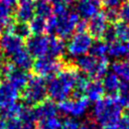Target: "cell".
Wrapping results in <instances>:
<instances>
[{"instance_id": "e0dca14e", "label": "cell", "mask_w": 129, "mask_h": 129, "mask_svg": "<svg viewBox=\"0 0 129 129\" xmlns=\"http://www.w3.org/2000/svg\"><path fill=\"white\" fill-rule=\"evenodd\" d=\"M120 84H121L120 79L113 72L112 73H107L103 77L102 85H103V88H104V92H106L109 96H115L119 93Z\"/></svg>"}, {"instance_id": "ac0fdd59", "label": "cell", "mask_w": 129, "mask_h": 129, "mask_svg": "<svg viewBox=\"0 0 129 129\" xmlns=\"http://www.w3.org/2000/svg\"><path fill=\"white\" fill-rule=\"evenodd\" d=\"M104 93L105 92H104L102 83L99 82L98 80H94L92 82H89L84 94L86 95V98L89 101L97 102L100 99H102V96Z\"/></svg>"}, {"instance_id": "484cf974", "label": "cell", "mask_w": 129, "mask_h": 129, "mask_svg": "<svg viewBox=\"0 0 129 129\" xmlns=\"http://www.w3.org/2000/svg\"><path fill=\"white\" fill-rule=\"evenodd\" d=\"M21 108H22V106L17 102L4 107L3 109L0 110V119L6 121L9 119L17 118L21 111Z\"/></svg>"}, {"instance_id": "603a6c76", "label": "cell", "mask_w": 129, "mask_h": 129, "mask_svg": "<svg viewBox=\"0 0 129 129\" xmlns=\"http://www.w3.org/2000/svg\"><path fill=\"white\" fill-rule=\"evenodd\" d=\"M33 7L36 16L45 20L52 15V5L48 0H34Z\"/></svg>"}, {"instance_id": "bcb514c9", "label": "cell", "mask_w": 129, "mask_h": 129, "mask_svg": "<svg viewBox=\"0 0 129 129\" xmlns=\"http://www.w3.org/2000/svg\"><path fill=\"white\" fill-rule=\"evenodd\" d=\"M1 81H2V73L0 72V85H1Z\"/></svg>"}, {"instance_id": "44dd1931", "label": "cell", "mask_w": 129, "mask_h": 129, "mask_svg": "<svg viewBox=\"0 0 129 129\" xmlns=\"http://www.w3.org/2000/svg\"><path fill=\"white\" fill-rule=\"evenodd\" d=\"M107 55L113 59L120 60L123 57H127L128 55V48L126 43L121 41H115L108 44V52Z\"/></svg>"}, {"instance_id": "4fadbf2b", "label": "cell", "mask_w": 129, "mask_h": 129, "mask_svg": "<svg viewBox=\"0 0 129 129\" xmlns=\"http://www.w3.org/2000/svg\"><path fill=\"white\" fill-rule=\"evenodd\" d=\"M102 0H79L77 3V13L84 19H91L100 11Z\"/></svg>"}, {"instance_id": "7402d4cb", "label": "cell", "mask_w": 129, "mask_h": 129, "mask_svg": "<svg viewBox=\"0 0 129 129\" xmlns=\"http://www.w3.org/2000/svg\"><path fill=\"white\" fill-rule=\"evenodd\" d=\"M66 51V43L63 39L56 38V37H49V45H48V51L47 56L56 58L60 55H62Z\"/></svg>"}, {"instance_id": "8d00e7d4", "label": "cell", "mask_w": 129, "mask_h": 129, "mask_svg": "<svg viewBox=\"0 0 129 129\" xmlns=\"http://www.w3.org/2000/svg\"><path fill=\"white\" fill-rule=\"evenodd\" d=\"M79 128H80L79 122L72 118L63 121L61 124V127H60V129H79Z\"/></svg>"}, {"instance_id": "7dc6e473", "label": "cell", "mask_w": 129, "mask_h": 129, "mask_svg": "<svg viewBox=\"0 0 129 129\" xmlns=\"http://www.w3.org/2000/svg\"><path fill=\"white\" fill-rule=\"evenodd\" d=\"M67 1H68V2H69V3H71V2H72V1H73V0H67Z\"/></svg>"}, {"instance_id": "ee69618b", "label": "cell", "mask_w": 129, "mask_h": 129, "mask_svg": "<svg viewBox=\"0 0 129 129\" xmlns=\"http://www.w3.org/2000/svg\"><path fill=\"white\" fill-rule=\"evenodd\" d=\"M4 125H5V121L0 119V129H4Z\"/></svg>"}, {"instance_id": "4316f807", "label": "cell", "mask_w": 129, "mask_h": 129, "mask_svg": "<svg viewBox=\"0 0 129 129\" xmlns=\"http://www.w3.org/2000/svg\"><path fill=\"white\" fill-rule=\"evenodd\" d=\"M108 52V43L104 40H97L92 43L90 48V54L97 57V58H104L107 57Z\"/></svg>"}, {"instance_id": "c3c4849f", "label": "cell", "mask_w": 129, "mask_h": 129, "mask_svg": "<svg viewBox=\"0 0 129 129\" xmlns=\"http://www.w3.org/2000/svg\"><path fill=\"white\" fill-rule=\"evenodd\" d=\"M0 36H1V29H0Z\"/></svg>"}, {"instance_id": "2e32d148", "label": "cell", "mask_w": 129, "mask_h": 129, "mask_svg": "<svg viewBox=\"0 0 129 129\" xmlns=\"http://www.w3.org/2000/svg\"><path fill=\"white\" fill-rule=\"evenodd\" d=\"M11 60H12V64L19 70L22 71H27L30 68H32L33 66V60H32V56L28 53V51L26 49H21L20 51H18L17 53H15L14 55L11 56Z\"/></svg>"}, {"instance_id": "ab89813d", "label": "cell", "mask_w": 129, "mask_h": 129, "mask_svg": "<svg viewBox=\"0 0 129 129\" xmlns=\"http://www.w3.org/2000/svg\"><path fill=\"white\" fill-rule=\"evenodd\" d=\"M87 28H88V23H87V21H86V20H80V21L78 22V24H77L76 30H77V32H87V31H86Z\"/></svg>"}, {"instance_id": "5bb4252c", "label": "cell", "mask_w": 129, "mask_h": 129, "mask_svg": "<svg viewBox=\"0 0 129 129\" xmlns=\"http://www.w3.org/2000/svg\"><path fill=\"white\" fill-rule=\"evenodd\" d=\"M57 111H58V109H57V106L55 105V103L53 101H49V100L43 101L42 103L36 105V107L33 109L36 121H40L45 118L56 116Z\"/></svg>"}, {"instance_id": "30bf717a", "label": "cell", "mask_w": 129, "mask_h": 129, "mask_svg": "<svg viewBox=\"0 0 129 129\" xmlns=\"http://www.w3.org/2000/svg\"><path fill=\"white\" fill-rule=\"evenodd\" d=\"M49 45V36L44 34L30 35L26 40V50L31 56L42 57L47 55Z\"/></svg>"}, {"instance_id": "f1b7e54d", "label": "cell", "mask_w": 129, "mask_h": 129, "mask_svg": "<svg viewBox=\"0 0 129 129\" xmlns=\"http://www.w3.org/2000/svg\"><path fill=\"white\" fill-rule=\"evenodd\" d=\"M89 84V81L87 79L86 76H84L83 74L78 73L77 75V79H76V84H75V89H74V98H80L83 97L82 95L85 93V90L87 88Z\"/></svg>"}, {"instance_id": "83f0119b", "label": "cell", "mask_w": 129, "mask_h": 129, "mask_svg": "<svg viewBox=\"0 0 129 129\" xmlns=\"http://www.w3.org/2000/svg\"><path fill=\"white\" fill-rule=\"evenodd\" d=\"M28 26L33 34H43V32L46 31V20L41 17L34 16L29 21Z\"/></svg>"}, {"instance_id": "60d3db41", "label": "cell", "mask_w": 129, "mask_h": 129, "mask_svg": "<svg viewBox=\"0 0 129 129\" xmlns=\"http://www.w3.org/2000/svg\"><path fill=\"white\" fill-rule=\"evenodd\" d=\"M79 129H98L97 125L93 124V123H88V124H84L82 126H80Z\"/></svg>"}, {"instance_id": "836d02e7", "label": "cell", "mask_w": 129, "mask_h": 129, "mask_svg": "<svg viewBox=\"0 0 129 129\" xmlns=\"http://www.w3.org/2000/svg\"><path fill=\"white\" fill-rule=\"evenodd\" d=\"M103 38H104V41L108 44L112 43V42H115L117 41V37H116V33H115V29H114V26H108L104 35H103Z\"/></svg>"}, {"instance_id": "74e56055", "label": "cell", "mask_w": 129, "mask_h": 129, "mask_svg": "<svg viewBox=\"0 0 129 129\" xmlns=\"http://www.w3.org/2000/svg\"><path fill=\"white\" fill-rule=\"evenodd\" d=\"M105 13V16L107 18L108 21H116L118 18H119V15H118V10H109V9H106V12Z\"/></svg>"}, {"instance_id": "1f68e13d", "label": "cell", "mask_w": 129, "mask_h": 129, "mask_svg": "<svg viewBox=\"0 0 129 129\" xmlns=\"http://www.w3.org/2000/svg\"><path fill=\"white\" fill-rule=\"evenodd\" d=\"M113 26L115 29L117 40H120L121 42H123V41L127 42L128 37H129V25H127L123 22H118V23L114 24Z\"/></svg>"}, {"instance_id": "8fae6325", "label": "cell", "mask_w": 129, "mask_h": 129, "mask_svg": "<svg viewBox=\"0 0 129 129\" xmlns=\"http://www.w3.org/2000/svg\"><path fill=\"white\" fill-rule=\"evenodd\" d=\"M21 49H23V39L9 32L0 36V51L2 54L11 57Z\"/></svg>"}, {"instance_id": "cb8c5ba5", "label": "cell", "mask_w": 129, "mask_h": 129, "mask_svg": "<svg viewBox=\"0 0 129 129\" xmlns=\"http://www.w3.org/2000/svg\"><path fill=\"white\" fill-rule=\"evenodd\" d=\"M6 29H7V32L14 34L21 39H23L25 37L28 38L31 33L28 23H22V22H17V23L12 22L11 24H9L6 27Z\"/></svg>"}, {"instance_id": "9a60e30c", "label": "cell", "mask_w": 129, "mask_h": 129, "mask_svg": "<svg viewBox=\"0 0 129 129\" xmlns=\"http://www.w3.org/2000/svg\"><path fill=\"white\" fill-rule=\"evenodd\" d=\"M18 90L13 88L8 83L0 85V110L4 107L16 103L18 99Z\"/></svg>"}, {"instance_id": "ba28073f", "label": "cell", "mask_w": 129, "mask_h": 129, "mask_svg": "<svg viewBox=\"0 0 129 129\" xmlns=\"http://www.w3.org/2000/svg\"><path fill=\"white\" fill-rule=\"evenodd\" d=\"M33 71L40 78H52L57 73L60 72L61 62L57 58H53L50 56H42L38 57L33 62Z\"/></svg>"}, {"instance_id": "f35d334b", "label": "cell", "mask_w": 129, "mask_h": 129, "mask_svg": "<svg viewBox=\"0 0 129 129\" xmlns=\"http://www.w3.org/2000/svg\"><path fill=\"white\" fill-rule=\"evenodd\" d=\"M116 129H129V118L124 116L116 125Z\"/></svg>"}, {"instance_id": "6da1fadb", "label": "cell", "mask_w": 129, "mask_h": 129, "mask_svg": "<svg viewBox=\"0 0 129 129\" xmlns=\"http://www.w3.org/2000/svg\"><path fill=\"white\" fill-rule=\"evenodd\" d=\"M122 109L118 96H108L95 102L92 113L97 124L105 128L117 125L122 118Z\"/></svg>"}, {"instance_id": "7a4b0ae2", "label": "cell", "mask_w": 129, "mask_h": 129, "mask_svg": "<svg viewBox=\"0 0 129 129\" xmlns=\"http://www.w3.org/2000/svg\"><path fill=\"white\" fill-rule=\"evenodd\" d=\"M78 73L74 70L67 69L57 73L54 77L48 79L46 83L47 95L54 102L67 100L74 92Z\"/></svg>"}, {"instance_id": "d6986e66", "label": "cell", "mask_w": 129, "mask_h": 129, "mask_svg": "<svg viewBox=\"0 0 129 129\" xmlns=\"http://www.w3.org/2000/svg\"><path fill=\"white\" fill-rule=\"evenodd\" d=\"M35 15L33 3H20L16 9V19L18 22L28 23Z\"/></svg>"}, {"instance_id": "7bdbcfd3", "label": "cell", "mask_w": 129, "mask_h": 129, "mask_svg": "<svg viewBox=\"0 0 129 129\" xmlns=\"http://www.w3.org/2000/svg\"><path fill=\"white\" fill-rule=\"evenodd\" d=\"M20 3H33L34 0H18Z\"/></svg>"}, {"instance_id": "8992f818", "label": "cell", "mask_w": 129, "mask_h": 129, "mask_svg": "<svg viewBox=\"0 0 129 129\" xmlns=\"http://www.w3.org/2000/svg\"><path fill=\"white\" fill-rule=\"evenodd\" d=\"M93 43V37L88 32H76L67 45L68 54L72 57H80L87 54Z\"/></svg>"}, {"instance_id": "52a82bcc", "label": "cell", "mask_w": 129, "mask_h": 129, "mask_svg": "<svg viewBox=\"0 0 129 129\" xmlns=\"http://www.w3.org/2000/svg\"><path fill=\"white\" fill-rule=\"evenodd\" d=\"M89 105L90 101L86 97H80L74 99H67L60 102L57 106V109L62 115L74 119L84 116L89 109Z\"/></svg>"}, {"instance_id": "d6a6232c", "label": "cell", "mask_w": 129, "mask_h": 129, "mask_svg": "<svg viewBox=\"0 0 129 129\" xmlns=\"http://www.w3.org/2000/svg\"><path fill=\"white\" fill-rule=\"evenodd\" d=\"M118 15L123 23L129 25V0L123 2L118 10Z\"/></svg>"}, {"instance_id": "b9f144b4", "label": "cell", "mask_w": 129, "mask_h": 129, "mask_svg": "<svg viewBox=\"0 0 129 129\" xmlns=\"http://www.w3.org/2000/svg\"><path fill=\"white\" fill-rule=\"evenodd\" d=\"M3 3H5L7 6H9V7H13V6H15L16 4H17V2H18V0H1Z\"/></svg>"}, {"instance_id": "d590c367", "label": "cell", "mask_w": 129, "mask_h": 129, "mask_svg": "<svg viewBox=\"0 0 129 129\" xmlns=\"http://www.w3.org/2000/svg\"><path fill=\"white\" fill-rule=\"evenodd\" d=\"M4 129H22V126L18 118H13L5 121Z\"/></svg>"}, {"instance_id": "ffe728a7", "label": "cell", "mask_w": 129, "mask_h": 129, "mask_svg": "<svg viewBox=\"0 0 129 129\" xmlns=\"http://www.w3.org/2000/svg\"><path fill=\"white\" fill-rule=\"evenodd\" d=\"M18 120L21 123L22 129H34L35 128V116L33 109L28 106H22L21 111L18 115Z\"/></svg>"}, {"instance_id": "d4e9b609", "label": "cell", "mask_w": 129, "mask_h": 129, "mask_svg": "<svg viewBox=\"0 0 129 129\" xmlns=\"http://www.w3.org/2000/svg\"><path fill=\"white\" fill-rule=\"evenodd\" d=\"M113 73L123 81L129 82V60H116L112 64Z\"/></svg>"}, {"instance_id": "3957f363", "label": "cell", "mask_w": 129, "mask_h": 129, "mask_svg": "<svg viewBox=\"0 0 129 129\" xmlns=\"http://www.w3.org/2000/svg\"><path fill=\"white\" fill-rule=\"evenodd\" d=\"M77 66L84 74L98 80L107 74L108 58H97L91 54H85L78 57Z\"/></svg>"}, {"instance_id": "f6af8a7d", "label": "cell", "mask_w": 129, "mask_h": 129, "mask_svg": "<svg viewBox=\"0 0 129 129\" xmlns=\"http://www.w3.org/2000/svg\"><path fill=\"white\" fill-rule=\"evenodd\" d=\"M2 63H3V54L0 51V67H2Z\"/></svg>"}, {"instance_id": "4dcf8cb0", "label": "cell", "mask_w": 129, "mask_h": 129, "mask_svg": "<svg viewBox=\"0 0 129 129\" xmlns=\"http://www.w3.org/2000/svg\"><path fill=\"white\" fill-rule=\"evenodd\" d=\"M62 122L57 116L49 117L38 121V128L39 129H60Z\"/></svg>"}, {"instance_id": "e575fe53", "label": "cell", "mask_w": 129, "mask_h": 129, "mask_svg": "<svg viewBox=\"0 0 129 129\" xmlns=\"http://www.w3.org/2000/svg\"><path fill=\"white\" fill-rule=\"evenodd\" d=\"M106 9L109 10H119L124 0H102Z\"/></svg>"}, {"instance_id": "f546056e", "label": "cell", "mask_w": 129, "mask_h": 129, "mask_svg": "<svg viewBox=\"0 0 129 129\" xmlns=\"http://www.w3.org/2000/svg\"><path fill=\"white\" fill-rule=\"evenodd\" d=\"M12 8L0 1V26L7 27L12 21Z\"/></svg>"}, {"instance_id": "5b68a950", "label": "cell", "mask_w": 129, "mask_h": 129, "mask_svg": "<svg viewBox=\"0 0 129 129\" xmlns=\"http://www.w3.org/2000/svg\"><path fill=\"white\" fill-rule=\"evenodd\" d=\"M55 17V30L54 33L59 36L60 39L70 37L76 30L77 24L80 21V16L77 12L67 11L60 15H54Z\"/></svg>"}, {"instance_id": "7c38bea8", "label": "cell", "mask_w": 129, "mask_h": 129, "mask_svg": "<svg viewBox=\"0 0 129 129\" xmlns=\"http://www.w3.org/2000/svg\"><path fill=\"white\" fill-rule=\"evenodd\" d=\"M107 27H108V20L104 12H99L98 14L93 16L88 23V29L92 37L93 36L98 38L103 37Z\"/></svg>"}, {"instance_id": "9c48e42d", "label": "cell", "mask_w": 129, "mask_h": 129, "mask_svg": "<svg viewBox=\"0 0 129 129\" xmlns=\"http://www.w3.org/2000/svg\"><path fill=\"white\" fill-rule=\"evenodd\" d=\"M2 70L6 76L7 83L16 90L24 89L30 79V76L27 74V72L16 69L12 63L2 64Z\"/></svg>"}, {"instance_id": "277c9868", "label": "cell", "mask_w": 129, "mask_h": 129, "mask_svg": "<svg viewBox=\"0 0 129 129\" xmlns=\"http://www.w3.org/2000/svg\"><path fill=\"white\" fill-rule=\"evenodd\" d=\"M47 95L46 82L40 77H30L23 89V100L27 105H38L45 101Z\"/></svg>"}]
</instances>
